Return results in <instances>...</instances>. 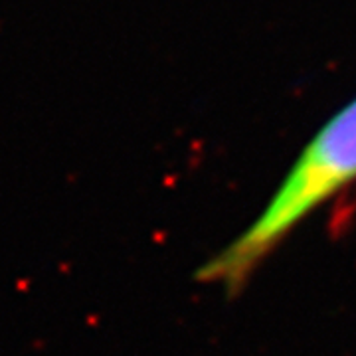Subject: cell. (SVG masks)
Instances as JSON below:
<instances>
[{
  "instance_id": "cell-1",
  "label": "cell",
  "mask_w": 356,
  "mask_h": 356,
  "mask_svg": "<svg viewBox=\"0 0 356 356\" xmlns=\"http://www.w3.org/2000/svg\"><path fill=\"white\" fill-rule=\"evenodd\" d=\"M356 184V97L311 137L254 222L196 271L229 299L307 218Z\"/></svg>"
}]
</instances>
